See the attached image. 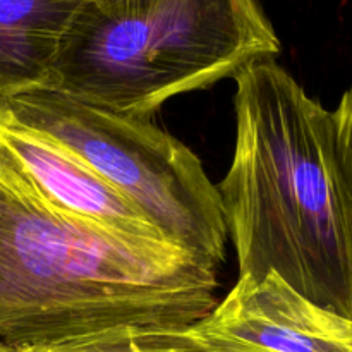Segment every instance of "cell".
<instances>
[{
	"label": "cell",
	"mask_w": 352,
	"mask_h": 352,
	"mask_svg": "<svg viewBox=\"0 0 352 352\" xmlns=\"http://www.w3.org/2000/svg\"><path fill=\"white\" fill-rule=\"evenodd\" d=\"M234 79L236 146L217 191L239 277L274 272L352 320V201L333 112L274 58Z\"/></svg>",
	"instance_id": "cell-1"
},
{
	"label": "cell",
	"mask_w": 352,
	"mask_h": 352,
	"mask_svg": "<svg viewBox=\"0 0 352 352\" xmlns=\"http://www.w3.org/2000/svg\"><path fill=\"white\" fill-rule=\"evenodd\" d=\"M217 270L174 244L133 239L57 208L0 144L2 342L189 327L219 302Z\"/></svg>",
	"instance_id": "cell-2"
},
{
	"label": "cell",
	"mask_w": 352,
	"mask_h": 352,
	"mask_svg": "<svg viewBox=\"0 0 352 352\" xmlns=\"http://www.w3.org/2000/svg\"><path fill=\"white\" fill-rule=\"evenodd\" d=\"M278 50L258 0H85L43 88L150 119Z\"/></svg>",
	"instance_id": "cell-3"
},
{
	"label": "cell",
	"mask_w": 352,
	"mask_h": 352,
	"mask_svg": "<svg viewBox=\"0 0 352 352\" xmlns=\"http://www.w3.org/2000/svg\"><path fill=\"white\" fill-rule=\"evenodd\" d=\"M0 120L40 133L88 162L167 243L201 263L223 261L227 227L217 186L191 148L148 119L88 105L55 89L0 96Z\"/></svg>",
	"instance_id": "cell-4"
},
{
	"label": "cell",
	"mask_w": 352,
	"mask_h": 352,
	"mask_svg": "<svg viewBox=\"0 0 352 352\" xmlns=\"http://www.w3.org/2000/svg\"><path fill=\"white\" fill-rule=\"evenodd\" d=\"M191 330L219 352H352V320L315 305L274 272L260 280L239 277Z\"/></svg>",
	"instance_id": "cell-5"
},
{
	"label": "cell",
	"mask_w": 352,
	"mask_h": 352,
	"mask_svg": "<svg viewBox=\"0 0 352 352\" xmlns=\"http://www.w3.org/2000/svg\"><path fill=\"white\" fill-rule=\"evenodd\" d=\"M0 144L57 208L133 239L167 243L133 201L64 144L7 120H0Z\"/></svg>",
	"instance_id": "cell-6"
},
{
	"label": "cell",
	"mask_w": 352,
	"mask_h": 352,
	"mask_svg": "<svg viewBox=\"0 0 352 352\" xmlns=\"http://www.w3.org/2000/svg\"><path fill=\"white\" fill-rule=\"evenodd\" d=\"M85 0H0V96L45 86Z\"/></svg>",
	"instance_id": "cell-7"
},
{
	"label": "cell",
	"mask_w": 352,
	"mask_h": 352,
	"mask_svg": "<svg viewBox=\"0 0 352 352\" xmlns=\"http://www.w3.org/2000/svg\"><path fill=\"white\" fill-rule=\"evenodd\" d=\"M0 352H219L189 327H117L38 344H7Z\"/></svg>",
	"instance_id": "cell-8"
},
{
	"label": "cell",
	"mask_w": 352,
	"mask_h": 352,
	"mask_svg": "<svg viewBox=\"0 0 352 352\" xmlns=\"http://www.w3.org/2000/svg\"><path fill=\"white\" fill-rule=\"evenodd\" d=\"M337 133V151H339L340 168H342L344 182L352 201V85L344 93L339 107L333 112Z\"/></svg>",
	"instance_id": "cell-9"
}]
</instances>
